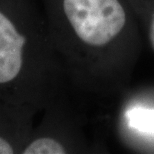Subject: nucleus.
Segmentation results:
<instances>
[{"mask_svg": "<svg viewBox=\"0 0 154 154\" xmlns=\"http://www.w3.org/2000/svg\"><path fill=\"white\" fill-rule=\"evenodd\" d=\"M149 38H150V42H151V45L154 49V14L151 20V24H150V30H149Z\"/></svg>", "mask_w": 154, "mask_h": 154, "instance_id": "39448f33", "label": "nucleus"}, {"mask_svg": "<svg viewBox=\"0 0 154 154\" xmlns=\"http://www.w3.org/2000/svg\"><path fill=\"white\" fill-rule=\"evenodd\" d=\"M126 119L132 128L154 134V110L133 108L126 113Z\"/></svg>", "mask_w": 154, "mask_h": 154, "instance_id": "20e7f679", "label": "nucleus"}, {"mask_svg": "<svg viewBox=\"0 0 154 154\" xmlns=\"http://www.w3.org/2000/svg\"><path fill=\"white\" fill-rule=\"evenodd\" d=\"M54 13L61 16L63 30L71 41L100 47L112 41L126 22L124 8L118 0H55Z\"/></svg>", "mask_w": 154, "mask_h": 154, "instance_id": "f03ea898", "label": "nucleus"}, {"mask_svg": "<svg viewBox=\"0 0 154 154\" xmlns=\"http://www.w3.org/2000/svg\"><path fill=\"white\" fill-rule=\"evenodd\" d=\"M47 54L32 0H0V100L35 111L45 94Z\"/></svg>", "mask_w": 154, "mask_h": 154, "instance_id": "f257e3e1", "label": "nucleus"}, {"mask_svg": "<svg viewBox=\"0 0 154 154\" xmlns=\"http://www.w3.org/2000/svg\"><path fill=\"white\" fill-rule=\"evenodd\" d=\"M33 109L0 100V154H18L32 131Z\"/></svg>", "mask_w": 154, "mask_h": 154, "instance_id": "7ed1b4c3", "label": "nucleus"}]
</instances>
